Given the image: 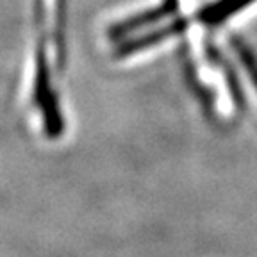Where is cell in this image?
Masks as SVG:
<instances>
[{
	"label": "cell",
	"mask_w": 257,
	"mask_h": 257,
	"mask_svg": "<svg viewBox=\"0 0 257 257\" xmlns=\"http://www.w3.org/2000/svg\"><path fill=\"white\" fill-rule=\"evenodd\" d=\"M64 63V0L34 2L31 47V100L48 133L61 131L59 80Z\"/></svg>",
	"instance_id": "cell-1"
},
{
	"label": "cell",
	"mask_w": 257,
	"mask_h": 257,
	"mask_svg": "<svg viewBox=\"0 0 257 257\" xmlns=\"http://www.w3.org/2000/svg\"><path fill=\"white\" fill-rule=\"evenodd\" d=\"M253 6H257V0H198L193 8L181 13L163 8L145 18L134 38V50L136 54L147 52L170 40L186 36L189 31L205 32L234 20Z\"/></svg>",
	"instance_id": "cell-2"
},
{
	"label": "cell",
	"mask_w": 257,
	"mask_h": 257,
	"mask_svg": "<svg viewBox=\"0 0 257 257\" xmlns=\"http://www.w3.org/2000/svg\"><path fill=\"white\" fill-rule=\"evenodd\" d=\"M230 48L232 54L236 57L237 64L241 66V70L245 72V75L248 77V80L253 84V89L257 91V61L253 59V56L250 54V50L237 40L230 41Z\"/></svg>",
	"instance_id": "cell-3"
},
{
	"label": "cell",
	"mask_w": 257,
	"mask_h": 257,
	"mask_svg": "<svg viewBox=\"0 0 257 257\" xmlns=\"http://www.w3.org/2000/svg\"><path fill=\"white\" fill-rule=\"evenodd\" d=\"M198 0H170V4L172 6H175V9L179 8V9H189V8H193V6L197 4Z\"/></svg>",
	"instance_id": "cell-4"
}]
</instances>
